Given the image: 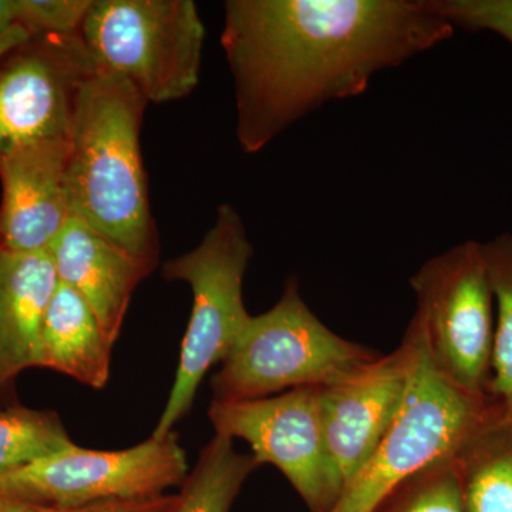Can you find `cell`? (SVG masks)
Here are the masks:
<instances>
[{
    "label": "cell",
    "mask_w": 512,
    "mask_h": 512,
    "mask_svg": "<svg viewBox=\"0 0 512 512\" xmlns=\"http://www.w3.org/2000/svg\"><path fill=\"white\" fill-rule=\"evenodd\" d=\"M59 284L49 251H0V384L39 367L43 322Z\"/></svg>",
    "instance_id": "14"
},
{
    "label": "cell",
    "mask_w": 512,
    "mask_h": 512,
    "mask_svg": "<svg viewBox=\"0 0 512 512\" xmlns=\"http://www.w3.org/2000/svg\"><path fill=\"white\" fill-rule=\"evenodd\" d=\"M79 32L40 33L0 60V158L70 140L84 84L96 73Z\"/></svg>",
    "instance_id": "10"
},
{
    "label": "cell",
    "mask_w": 512,
    "mask_h": 512,
    "mask_svg": "<svg viewBox=\"0 0 512 512\" xmlns=\"http://www.w3.org/2000/svg\"><path fill=\"white\" fill-rule=\"evenodd\" d=\"M419 349L420 328L412 319L399 348L319 386L326 443L345 487L402 412Z\"/></svg>",
    "instance_id": "11"
},
{
    "label": "cell",
    "mask_w": 512,
    "mask_h": 512,
    "mask_svg": "<svg viewBox=\"0 0 512 512\" xmlns=\"http://www.w3.org/2000/svg\"><path fill=\"white\" fill-rule=\"evenodd\" d=\"M80 36L97 72L148 103L184 99L200 80L205 26L192 0H92Z\"/></svg>",
    "instance_id": "5"
},
{
    "label": "cell",
    "mask_w": 512,
    "mask_h": 512,
    "mask_svg": "<svg viewBox=\"0 0 512 512\" xmlns=\"http://www.w3.org/2000/svg\"><path fill=\"white\" fill-rule=\"evenodd\" d=\"M252 255L241 215L231 204H222L200 245L165 262L167 281L190 285L192 311L173 389L151 434L156 439L173 434L175 424L190 412L202 379L225 359L251 319L242 286Z\"/></svg>",
    "instance_id": "3"
},
{
    "label": "cell",
    "mask_w": 512,
    "mask_h": 512,
    "mask_svg": "<svg viewBox=\"0 0 512 512\" xmlns=\"http://www.w3.org/2000/svg\"><path fill=\"white\" fill-rule=\"evenodd\" d=\"M453 460L467 512H512V414L488 417Z\"/></svg>",
    "instance_id": "16"
},
{
    "label": "cell",
    "mask_w": 512,
    "mask_h": 512,
    "mask_svg": "<svg viewBox=\"0 0 512 512\" xmlns=\"http://www.w3.org/2000/svg\"><path fill=\"white\" fill-rule=\"evenodd\" d=\"M175 495H157V497L137 498V500L101 501L76 507H42L28 505L26 512H170Z\"/></svg>",
    "instance_id": "23"
},
{
    "label": "cell",
    "mask_w": 512,
    "mask_h": 512,
    "mask_svg": "<svg viewBox=\"0 0 512 512\" xmlns=\"http://www.w3.org/2000/svg\"><path fill=\"white\" fill-rule=\"evenodd\" d=\"M409 284L431 365L461 392L493 399L494 296L481 242L433 256Z\"/></svg>",
    "instance_id": "6"
},
{
    "label": "cell",
    "mask_w": 512,
    "mask_h": 512,
    "mask_svg": "<svg viewBox=\"0 0 512 512\" xmlns=\"http://www.w3.org/2000/svg\"><path fill=\"white\" fill-rule=\"evenodd\" d=\"M70 140L20 147L0 158V251H49L70 218Z\"/></svg>",
    "instance_id": "12"
},
{
    "label": "cell",
    "mask_w": 512,
    "mask_h": 512,
    "mask_svg": "<svg viewBox=\"0 0 512 512\" xmlns=\"http://www.w3.org/2000/svg\"><path fill=\"white\" fill-rule=\"evenodd\" d=\"M430 8L468 32H491L512 45V0H429Z\"/></svg>",
    "instance_id": "21"
},
{
    "label": "cell",
    "mask_w": 512,
    "mask_h": 512,
    "mask_svg": "<svg viewBox=\"0 0 512 512\" xmlns=\"http://www.w3.org/2000/svg\"><path fill=\"white\" fill-rule=\"evenodd\" d=\"M32 36V33L22 25H13L12 28L0 32V60L16 47L28 42Z\"/></svg>",
    "instance_id": "24"
},
{
    "label": "cell",
    "mask_w": 512,
    "mask_h": 512,
    "mask_svg": "<svg viewBox=\"0 0 512 512\" xmlns=\"http://www.w3.org/2000/svg\"><path fill=\"white\" fill-rule=\"evenodd\" d=\"M114 340L96 313L69 286L59 288L47 308L40 340V365L103 389L110 376Z\"/></svg>",
    "instance_id": "15"
},
{
    "label": "cell",
    "mask_w": 512,
    "mask_h": 512,
    "mask_svg": "<svg viewBox=\"0 0 512 512\" xmlns=\"http://www.w3.org/2000/svg\"><path fill=\"white\" fill-rule=\"evenodd\" d=\"M92 0H19V25L32 35L79 32Z\"/></svg>",
    "instance_id": "22"
},
{
    "label": "cell",
    "mask_w": 512,
    "mask_h": 512,
    "mask_svg": "<svg viewBox=\"0 0 512 512\" xmlns=\"http://www.w3.org/2000/svg\"><path fill=\"white\" fill-rule=\"evenodd\" d=\"M493 291L495 318L491 396L504 414H512V234L481 242Z\"/></svg>",
    "instance_id": "18"
},
{
    "label": "cell",
    "mask_w": 512,
    "mask_h": 512,
    "mask_svg": "<svg viewBox=\"0 0 512 512\" xmlns=\"http://www.w3.org/2000/svg\"><path fill=\"white\" fill-rule=\"evenodd\" d=\"M187 471V457L174 433L117 451L73 444L29 466L0 473V494L42 507L137 500L163 495L184 481Z\"/></svg>",
    "instance_id": "8"
},
{
    "label": "cell",
    "mask_w": 512,
    "mask_h": 512,
    "mask_svg": "<svg viewBox=\"0 0 512 512\" xmlns=\"http://www.w3.org/2000/svg\"><path fill=\"white\" fill-rule=\"evenodd\" d=\"M19 0H0V32L19 25Z\"/></svg>",
    "instance_id": "25"
},
{
    "label": "cell",
    "mask_w": 512,
    "mask_h": 512,
    "mask_svg": "<svg viewBox=\"0 0 512 512\" xmlns=\"http://www.w3.org/2000/svg\"><path fill=\"white\" fill-rule=\"evenodd\" d=\"M49 252L60 284L89 303L107 335L116 342L131 296L150 269L74 217L67 220Z\"/></svg>",
    "instance_id": "13"
},
{
    "label": "cell",
    "mask_w": 512,
    "mask_h": 512,
    "mask_svg": "<svg viewBox=\"0 0 512 512\" xmlns=\"http://www.w3.org/2000/svg\"><path fill=\"white\" fill-rule=\"evenodd\" d=\"M259 467L252 454L238 453L234 440L215 434L185 477L170 512H229L248 477Z\"/></svg>",
    "instance_id": "17"
},
{
    "label": "cell",
    "mask_w": 512,
    "mask_h": 512,
    "mask_svg": "<svg viewBox=\"0 0 512 512\" xmlns=\"http://www.w3.org/2000/svg\"><path fill=\"white\" fill-rule=\"evenodd\" d=\"M28 505L10 500L5 495L0 494V512H26Z\"/></svg>",
    "instance_id": "26"
},
{
    "label": "cell",
    "mask_w": 512,
    "mask_h": 512,
    "mask_svg": "<svg viewBox=\"0 0 512 512\" xmlns=\"http://www.w3.org/2000/svg\"><path fill=\"white\" fill-rule=\"evenodd\" d=\"M429 0H228L224 47L237 140L247 154L332 101L366 92L377 73L447 42Z\"/></svg>",
    "instance_id": "1"
},
{
    "label": "cell",
    "mask_w": 512,
    "mask_h": 512,
    "mask_svg": "<svg viewBox=\"0 0 512 512\" xmlns=\"http://www.w3.org/2000/svg\"><path fill=\"white\" fill-rule=\"evenodd\" d=\"M497 410L493 399L461 392L434 369L420 329L419 356L402 412L330 512H372L384 495L420 468L454 456Z\"/></svg>",
    "instance_id": "7"
},
{
    "label": "cell",
    "mask_w": 512,
    "mask_h": 512,
    "mask_svg": "<svg viewBox=\"0 0 512 512\" xmlns=\"http://www.w3.org/2000/svg\"><path fill=\"white\" fill-rule=\"evenodd\" d=\"M215 434L247 441L261 464L281 471L311 512H330L345 480L330 456L320 412L319 386L238 402L212 400Z\"/></svg>",
    "instance_id": "9"
},
{
    "label": "cell",
    "mask_w": 512,
    "mask_h": 512,
    "mask_svg": "<svg viewBox=\"0 0 512 512\" xmlns=\"http://www.w3.org/2000/svg\"><path fill=\"white\" fill-rule=\"evenodd\" d=\"M379 356L332 332L289 279L276 305L248 320L212 377V392L214 400L238 402L325 386Z\"/></svg>",
    "instance_id": "4"
},
{
    "label": "cell",
    "mask_w": 512,
    "mask_h": 512,
    "mask_svg": "<svg viewBox=\"0 0 512 512\" xmlns=\"http://www.w3.org/2000/svg\"><path fill=\"white\" fill-rule=\"evenodd\" d=\"M147 104L126 79L104 72L90 77L74 117L66 191L70 217L151 271L160 245L140 146Z\"/></svg>",
    "instance_id": "2"
},
{
    "label": "cell",
    "mask_w": 512,
    "mask_h": 512,
    "mask_svg": "<svg viewBox=\"0 0 512 512\" xmlns=\"http://www.w3.org/2000/svg\"><path fill=\"white\" fill-rule=\"evenodd\" d=\"M73 444L55 413L26 407L0 410V473L29 466Z\"/></svg>",
    "instance_id": "19"
},
{
    "label": "cell",
    "mask_w": 512,
    "mask_h": 512,
    "mask_svg": "<svg viewBox=\"0 0 512 512\" xmlns=\"http://www.w3.org/2000/svg\"><path fill=\"white\" fill-rule=\"evenodd\" d=\"M372 512H467L453 456L420 468L384 495Z\"/></svg>",
    "instance_id": "20"
}]
</instances>
